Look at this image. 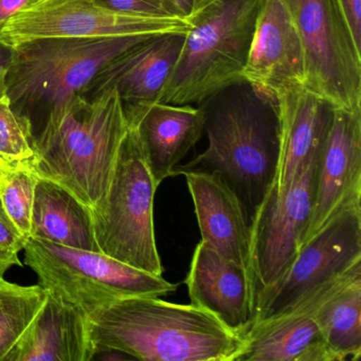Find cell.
<instances>
[{"mask_svg": "<svg viewBox=\"0 0 361 361\" xmlns=\"http://www.w3.org/2000/svg\"><path fill=\"white\" fill-rule=\"evenodd\" d=\"M208 147L185 171L214 173L234 190L250 224L274 185L280 157V120L274 94L244 81L200 103Z\"/></svg>", "mask_w": 361, "mask_h": 361, "instance_id": "obj_1", "label": "cell"}, {"mask_svg": "<svg viewBox=\"0 0 361 361\" xmlns=\"http://www.w3.org/2000/svg\"><path fill=\"white\" fill-rule=\"evenodd\" d=\"M88 323L94 358L114 350L143 361H236L246 345L200 306L161 297L115 300L88 314Z\"/></svg>", "mask_w": 361, "mask_h": 361, "instance_id": "obj_2", "label": "cell"}, {"mask_svg": "<svg viewBox=\"0 0 361 361\" xmlns=\"http://www.w3.org/2000/svg\"><path fill=\"white\" fill-rule=\"evenodd\" d=\"M128 128L126 106L116 88L90 99L73 94L48 111L26 164L37 176L96 208L106 195Z\"/></svg>", "mask_w": 361, "mask_h": 361, "instance_id": "obj_3", "label": "cell"}, {"mask_svg": "<svg viewBox=\"0 0 361 361\" xmlns=\"http://www.w3.org/2000/svg\"><path fill=\"white\" fill-rule=\"evenodd\" d=\"M264 0H214L190 20L191 29L160 101L200 104L244 82L255 23Z\"/></svg>", "mask_w": 361, "mask_h": 361, "instance_id": "obj_4", "label": "cell"}, {"mask_svg": "<svg viewBox=\"0 0 361 361\" xmlns=\"http://www.w3.org/2000/svg\"><path fill=\"white\" fill-rule=\"evenodd\" d=\"M151 37L42 39L12 47L8 97L24 115L41 106L49 111L68 97L81 94L105 65Z\"/></svg>", "mask_w": 361, "mask_h": 361, "instance_id": "obj_5", "label": "cell"}, {"mask_svg": "<svg viewBox=\"0 0 361 361\" xmlns=\"http://www.w3.org/2000/svg\"><path fill=\"white\" fill-rule=\"evenodd\" d=\"M157 189L136 130L128 122L106 195L98 207L90 209L94 236L104 255L162 276L164 269L154 228V196Z\"/></svg>", "mask_w": 361, "mask_h": 361, "instance_id": "obj_6", "label": "cell"}, {"mask_svg": "<svg viewBox=\"0 0 361 361\" xmlns=\"http://www.w3.org/2000/svg\"><path fill=\"white\" fill-rule=\"evenodd\" d=\"M25 264L49 293L90 314L115 300L134 295L164 297L177 284L122 263L101 251L63 246L29 238Z\"/></svg>", "mask_w": 361, "mask_h": 361, "instance_id": "obj_7", "label": "cell"}, {"mask_svg": "<svg viewBox=\"0 0 361 361\" xmlns=\"http://www.w3.org/2000/svg\"><path fill=\"white\" fill-rule=\"evenodd\" d=\"M281 1L301 44L304 87L334 107H361V48L337 0Z\"/></svg>", "mask_w": 361, "mask_h": 361, "instance_id": "obj_8", "label": "cell"}, {"mask_svg": "<svg viewBox=\"0 0 361 361\" xmlns=\"http://www.w3.org/2000/svg\"><path fill=\"white\" fill-rule=\"evenodd\" d=\"M190 29L185 18L126 13L94 0H37L0 27V43L12 48L42 39L157 35Z\"/></svg>", "mask_w": 361, "mask_h": 361, "instance_id": "obj_9", "label": "cell"}, {"mask_svg": "<svg viewBox=\"0 0 361 361\" xmlns=\"http://www.w3.org/2000/svg\"><path fill=\"white\" fill-rule=\"evenodd\" d=\"M359 264L361 208L338 215L301 247L284 276L257 295L252 325L291 310Z\"/></svg>", "mask_w": 361, "mask_h": 361, "instance_id": "obj_10", "label": "cell"}, {"mask_svg": "<svg viewBox=\"0 0 361 361\" xmlns=\"http://www.w3.org/2000/svg\"><path fill=\"white\" fill-rule=\"evenodd\" d=\"M324 142L303 164L286 193L279 198L267 196L252 219L251 243L257 297L284 276L299 252L314 210Z\"/></svg>", "mask_w": 361, "mask_h": 361, "instance_id": "obj_11", "label": "cell"}, {"mask_svg": "<svg viewBox=\"0 0 361 361\" xmlns=\"http://www.w3.org/2000/svg\"><path fill=\"white\" fill-rule=\"evenodd\" d=\"M358 208H361V107H334L319 161L314 210L301 247L331 219Z\"/></svg>", "mask_w": 361, "mask_h": 361, "instance_id": "obj_12", "label": "cell"}, {"mask_svg": "<svg viewBox=\"0 0 361 361\" xmlns=\"http://www.w3.org/2000/svg\"><path fill=\"white\" fill-rule=\"evenodd\" d=\"M192 303L245 336L255 321L257 285L251 274L200 240L185 279Z\"/></svg>", "mask_w": 361, "mask_h": 361, "instance_id": "obj_13", "label": "cell"}, {"mask_svg": "<svg viewBox=\"0 0 361 361\" xmlns=\"http://www.w3.org/2000/svg\"><path fill=\"white\" fill-rule=\"evenodd\" d=\"M180 175L187 179L202 234L200 240L246 269L255 281L251 224L234 190L214 173L185 171Z\"/></svg>", "mask_w": 361, "mask_h": 361, "instance_id": "obj_14", "label": "cell"}, {"mask_svg": "<svg viewBox=\"0 0 361 361\" xmlns=\"http://www.w3.org/2000/svg\"><path fill=\"white\" fill-rule=\"evenodd\" d=\"M156 187L174 176L175 168L204 133V117L192 104L156 102L124 105Z\"/></svg>", "mask_w": 361, "mask_h": 361, "instance_id": "obj_15", "label": "cell"}, {"mask_svg": "<svg viewBox=\"0 0 361 361\" xmlns=\"http://www.w3.org/2000/svg\"><path fill=\"white\" fill-rule=\"evenodd\" d=\"M185 37L183 32L164 33L128 48L105 65L81 94L90 99L116 88L124 105L160 101Z\"/></svg>", "mask_w": 361, "mask_h": 361, "instance_id": "obj_16", "label": "cell"}, {"mask_svg": "<svg viewBox=\"0 0 361 361\" xmlns=\"http://www.w3.org/2000/svg\"><path fill=\"white\" fill-rule=\"evenodd\" d=\"M243 78L274 94L289 86L304 85L301 44L281 0H264Z\"/></svg>", "mask_w": 361, "mask_h": 361, "instance_id": "obj_17", "label": "cell"}, {"mask_svg": "<svg viewBox=\"0 0 361 361\" xmlns=\"http://www.w3.org/2000/svg\"><path fill=\"white\" fill-rule=\"evenodd\" d=\"M280 120V157L267 196L281 197L303 164L324 142L334 106L304 87L289 86L274 94Z\"/></svg>", "mask_w": 361, "mask_h": 361, "instance_id": "obj_18", "label": "cell"}, {"mask_svg": "<svg viewBox=\"0 0 361 361\" xmlns=\"http://www.w3.org/2000/svg\"><path fill=\"white\" fill-rule=\"evenodd\" d=\"M94 355L88 314L48 293L43 307L3 361H90Z\"/></svg>", "mask_w": 361, "mask_h": 361, "instance_id": "obj_19", "label": "cell"}, {"mask_svg": "<svg viewBox=\"0 0 361 361\" xmlns=\"http://www.w3.org/2000/svg\"><path fill=\"white\" fill-rule=\"evenodd\" d=\"M321 300L320 295H312L279 316L253 324L236 361H334L312 317Z\"/></svg>", "mask_w": 361, "mask_h": 361, "instance_id": "obj_20", "label": "cell"}, {"mask_svg": "<svg viewBox=\"0 0 361 361\" xmlns=\"http://www.w3.org/2000/svg\"><path fill=\"white\" fill-rule=\"evenodd\" d=\"M30 238L100 251L90 207L62 185L42 177L35 187Z\"/></svg>", "mask_w": 361, "mask_h": 361, "instance_id": "obj_21", "label": "cell"}, {"mask_svg": "<svg viewBox=\"0 0 361 361\" xmlns=\"http://www.w3.org/2000/svg\"><path fill=\"white\" fill-rule=\"evenodd\" d=\"M334 361L361 357V274L327 295L312 312Z\"/></svg>", "mask_w": 361, "mask_h": 361, "instance_id": "obj_22", "label": "cell"}, {"mask_svg": "<svg viewBox=\"0 0 361 361\" xmlns=\"http://www.w3.org/2000/svg\"><path fill=\"white\" fill-rule=\"evenodd\" d=\"M47 295L39 284L23 286L0 279V361L28 329Z\"/></svg>", "mask_w": 361, "mask_h": 361, "instance_id": "obj_23", "label": "cell"}, {"mask_svg": "<svg viewBox=\"0 0 361 361\" xmlns=\"http://www.w3.org/2000/svg\"><path fill=\"white\" fill-rule=\"evenodd\" d=\"M37 176L26 162L6 170L0 181V200L16 227L30 238L31 219Z\"/></svg>", "mask_w": 361, "mask_h": 361, "instance_id": "obj_24", "label": "cell"}, {"mask_svg": "<svg viewBox=\"0 0 361 361\" xmlns=\"http://www.w3.org/2000/svg\"><path fill=\"white\" fill-rule=\"evenodd\" d=\"M30 118L14 109L9 97L0 100V159L9 164L29 161L35 154Z\"/></svg>", "mask_w": 361, "mask_h": 361, "instance_id": "obj_25", "label": "cell"}, {"mask_svg": "<svg viewBox=\"0 0 361 361\" xmlns=\"http://www.w3.org/2000/svg\"><path fill=\"white\" fill-rule=\"evenodd\" d=\"M116 11L158 18H180L169 0H94Z\"/></svg>", "mask_w": 361, "mask_h": 361, "instance_id": "obj_26", "label": "cell"}, {"mask_svg": "<svg viewBox=\"0 0 361 361\" xmlns=\"http://www.w3.org/2000/svg\"><path fill=\"white\" fill-rule=\"evenodd\" d=\"M27 242L28 238L16 227L0 200V248L18 253L24 250Z\"/></svg>", "mask_w": 361, "mask_h": 361, "instance_id": "obj_27", "label": "cell"}, {"mask_svg": "<svg viewBox=\"0 0 361 361\" xmlns=\"http://www.w3.org/2000/svg\"><path fill=\"white\" fill-rule=\"evenodd\" d=\"M355 43L361 48V0H337Z\"/></svg>", "mask_w": 361, "mask_h": 361, "instance_id": "obj_28", "label": "cell"}, {"mask_svg": "<svg viewBox=\"0 0 361 361\" xmlns=\"http://www.w3.org/2000/svg\"><path fill=\"white\" fill-rule=\"evenodd\" d=\"M12 61V48L0 43V100L8 96V75Z\"/></svg>", "mask_w": 361, "mask_h": 361, "instance_id": "obj_29", "label": "cell"}, {"mask_svg": "<svg viewBox=\"0 0 361 361\" xmlns=\"http://www.w3.org/2000/svg\"><path fill=\"white\" fill-rule=\"evenodd\" d=\"M37 0H0V27L12 16L35 3Z\"/></svg>", "mask_w": 361, "mask_h": 361, "instance_id": "obj_30", "label": "cell"}, {"mask_svg": "<svg viewBox=\"0 0 361 361\" xmlns=\"http://www.w3.org/2000/svg\"><path fill=\"white\" fill-rule=\"evenodd\" d=\"M180 18L189 20L196 13V0H169Z\"/></svg>", "mask_w": 361, "mask_h": 361, "instance_id": "obj_31", "label": "cell"}, {"mask_svg": "<svg viewBox=\"0 0 361 361\" xmlns=\"http://www.w3.org/2000/svg\"><path fill=\"white\" fill-rule=\"evenodd\" d=\"M16 265L22 266L18 259V253L10 252L0 248V279L4 278L10 268Z\"/></svg>", "mask_w": 361, "mask_h": 361, "instance_id": "obj_32", "label": "cell"}, {"mask_svg": "<svg viewBox=\"0 0 361 361\" xmlns=\"http://www.w3.org/2000/svg\"><path fill=\"white\" fill-rule=\"evenodd\" d=\"M213 1H214V0H196V13L200 12V10L204 9V7H207L209 4L213 3ZM195 14H194V16H195Z\"/></svg>", "mask_w": 361, "mask_h": 361, "instance_id": "obj_33", "label": "cell"}, {"mask_svg": "<svg viewBox=\"0 0 361 361\" xmlns=\"http://www.w3.org/2000/svg\"><path fill=\"white\" fill-rule=\"evenodd\" d=\"M13 166V164H7V162L4 161V160L0 159V168L1 169H8L10 166Z\"/></svg>", "mask_w": 361, "mask_h": 361, "instance_id": "obj_34", "label": "cell"}, {"mask_svg": "<svg viewBox=\"0 0 361 361\" xmlns=\"http://www.w3.org/2000/svg\"><path fill=\"white\" fill-rule=\"evenodd\" d=\"M8 169L0 168V181H1V179H3L4 174H5L6 170H8Z\"/></svg>", "mask_w": 361, "mask_h": 361, "instance_id": "obj_35", "label": "cell"}]
</instances>
